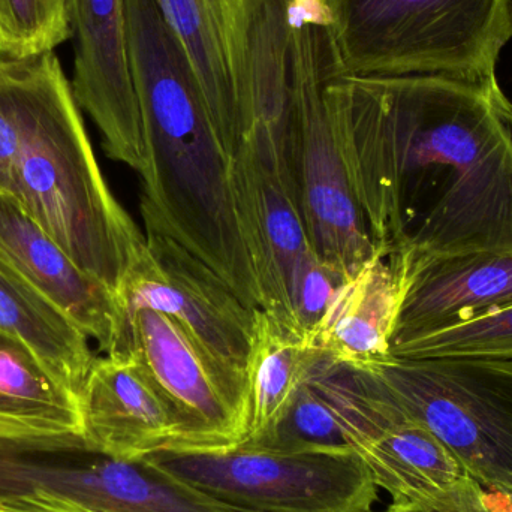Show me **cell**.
Masks as SVG:
<instances>
[{
	"instance_id": "obj_1",
	"label": "cell",
	"mask_w": 512,
	"mask_h": 512,
	"mask_svg": "<svg viewBox=\"0 0 512 512\" xmlns=\"http://www.w3.org/2000/svg\"><path fill=\"white\" fill-rule=\"evenodd\" d=\"M328 98L382 256L512 252V102L498 78H358Z\"/></svg>"
},
{
	"instance_id": "obj_2",
	"label": "cell",
	"mask_w": 512,
	"mask_h": 512,
	"mask_svg": "<svg viewBox=\"0 0 512 512\" xmlns=\"http://www.w3.org/2000/svg\"><path fill=\"white\" fill-rule=\"evenodd\" d=\"M126 41L146 155L144 230L179 243L213 268L243 303L259 309L234 203L231 158L191 59L158 0H126Z\"/></svg>"
},
{
	"instance_id": "obj_3",
	"label": "cell",
	"mask_w": 512,
	"mask_h": 512,
	"mask_svg": "<svg viewBox=\"0 0 512 512\" xmlns=\"http://www.w3.org/2000/svg\"><path fill=\"white\" fill-rule=\"evenodd\" d=\"M0 96L17 132L15 201L72 261L116 292L146 234L102 176L71 83L54 51L0 57Z\"/></svg>"
},
{
	"instance_id": "obj_4",
	"label": "cell",
	"mask_w": 512,
	"mask_h": 512,
	"mask_svg": "<svg viewBox=\"0 0 512 512\" xmlns=\"http://www.w3.org/2000/svg\"><path fill=\"white\" fill-rule=\"evenodd\" d=\"M346 74L496 80L512 0H328Z\"/></svg>"
},
{
	"instance_id": "obj_5",
	"label": "cell",
	"mask_w": 512,
	"mask_h": 512,
	"mask_svg": "<svg viewBox=\"0 0 512 512\" xmlns=\"http://www.w3.org/2000/svg\"><path fill=\"white\" fill-rule=\"evenodd\" d=\"M342 71L331 21L301 20L292 33L289 173L310 246L348 280L381 254L355 201L328 98Z\"/></svg>"
},
{
	"instance_id": "obj_6",
	"label": "cell",
	"mask_w": 512,
	"mask_h": 512,
	"mask_svg": "<svg viewBox=\"0 0 512 512\" xmlns=\"http://www.w3.org/2000/svg\"><path fill=\"white\" fill-rule=\"evenodd\" d=\"M349 366L369 372L472 480L512 507V361L390 355Z\"/></svg>"
},
{
	"instance_id": "obj_7",
	"label": "cell",
	"mask_w": 512,
	"mask_h": 512,
	"mask_svg": "<svg viewBox=\"0 0 512 512\" xmlns=\"http://www.w3.org/2000/svg\"><path fill=\"white\" fill-rule=\"evenodd\" d=\"M147 463L248 512H373L379 487L348 447L243 444L219 453L161 451Z\"/></svg>"
},
{
	"instance_id": "obj_8",
	"label": "cell",
	"mask_w": 512,
	"mask_h": 512,
	"mask_svg": "<svg viewBox=\"0 0 512 512\" xmlns=\"http://www.w3.org/2000/svg\"><path fill=\"white\" fill-rule=\"evenodd\" d=\"M107 357L135 360L177 418L176 453H219L245 442L251 420L246 372L213 357L176 319L158 310H119Z\"/></svg>"
},
{
	"instance_id": "obj_9",
	"label": "cell",
	"mask_w": 512,
	"mask_h": 512,
	"mask_svg": "<svg viewBox=\"0 0 512 512\" xmlns=\"http://www.w3.org/2000/svg\"><path fill=\"white\" fill-rule=\"evenodd\" d=\"M309 378L391 504H436L471 483L456 457L366 370L321 355Z\"/></svg>"
},
{
	"instance_id": "obj_10",
	"label": "cell",
	"mask_w": 512,
	"mask_h": 512,
	"mask_svg": "<svg viewBox=\"0 0 512 512\" xmlns=\"http://www.w3.org/2000/svg\"><path fill=\"white\" fill-rule=\"evenodd\" d=\"M39 493L84 512H248L140 462L93 453L80 436L0 444V496Z\"/></svg>"
},
{
	"instance_id": "obj_11",
	"label": "cell",
	"mask_w": 512,
	"mask_h": 512,
	"mask_svg": "<svg viewBox=\"0 0 512 512\" xmlns=\"http://www.w3.org/2000/svg\"><path fill=\"white\" fill-rule=\"evenodd\" d=\"M146 248L116 291L119 310H158L176 319L213 357L248 373L256 309L170 237L144 230Z\"/></svg>"
},
{
	"instance_id": "obj_12",
	"label": "cell",
	"mask_w": 512,
	"mask_h": 512,
	"mask_svg": "<svg viewBox=\"0 0 512 512\" xmlns=\"http://www.w3.org/2000/svg\"><path fill=\"white\" fill-rule=\"evenodd\" d=\"M200 80L230 158L239 149L252 57L307 0H158Z\"/></svg>"
},
{
	"instance_id": "obj_13",
	"label": "cell",
	"mask_w": 512,
	"mask_h": 512,
	"mask_svg": "<svg viewBox=\"0 0 512 512\" xmlns=\"http://www.w3.org/2000/svg\"><path fill=\"white\" fill-rule=\"evenodd\" d=\"M75 101L98 126L108 158L146 168L126 41V0H71Z\"/></svg>"
},
{
	"instance_id": "obj_14",
	"label": "cell",
	"mask_w": 512,
	"mask_h": 512,
	"mask_svg": "<svg viewBox=\"0 0 512 512\" xmlns=\"http://www.w3.org/2000/svg\"><path fill=\"white\" fill-rule=\"evenodd\" d=\"M387 258L400 288L391 349L512 306V252Z\"/></svg>"
},
{
	"instance_id": "obj_15",
	"label": "cell",
	"mask_w": 512,
	"mask_h": 512,
	"mask_svg": "<svg viewBox=\"0 0 512 512\" xmlns=\"http://www.w3.org/2000/svg\"><path fill=\"white\" fill-rule=\"evenodd\" d=\"M81 441L93 453L140 462L173 450L177 418L135 360L96 358L80 393Z\"/></svg>"
},
{
	"instance_id": "obj_16",
	"label": "cell",
	"mask_w": 512,
	"mask_h": 512,
	"mask_svg": "<svg viewBox=\"0 0 512 512\" xmlns=\"http://www.w3.org/2000/svg\"><path fill=\"white\" fill-rule=\"evenodd\" d=\"M231 179L237 218L258 283L259 309L289 325L292 273L312 249L294 188L245 147L231 158Z\"/></svg>"
},
{
	"instance_id": "obj_17",
	"label": "cell",
	"mask_w": 512,
	"mask_h": 512,
	"mask_svg": "<svg viewBox=\"0 0 512 512\" xmlns=\"http://www.w3.org/2000/svg\"><path fill=\"white\" fill-rule=\"evenodd\" d=\"M0 264L65 313L107 354L119 322L116 292L81 270L38 222L3 195Z\"/></svg>"
},
{
	"instance_id": "obj_18",
	"label": "cell",
	"mask_w": 512,
	"mask_h": 512,
	"mask_svg": "<svg viewBox=\"0 0 512 512\" xmlns=\"http://www.w3.org/2000/svg\"><path fill=\"white\" fill-rule=\"evenodd\" d=\"M81 436L80 397L26 343L0 331V444Z\"/></svg>"
},
{
	"instance_id": "obj_19",
	"label": "cell",
	"mask_w": 512,
	"mask_h": 512,
	"mask_svg": "<svg viewBox=\"0 0 512 512\" xmlns=\"http://www.w3.org/2000/svg\"><path fill=\"white\" fill-rule=\"evenodd\" d=\"M399 301V279L387 256L376 255L337 289L313 348L342 364L390 357Z\"/></svg>"
},
{
	"instance_id": "obj_20",
	"label": "cell",
	"mask_w": 512,
	"mask_h": 512,
	"mask_svg": "<svg viewBox=\"0 0 512 512\" xmlns=\"http://www.w3.org/2000/svg\"><path fill=\"white\" fill-rule=\"evenodd\" d=\"M319 357L321 352L288 324L256 309L248 363L251 420L245 442L270 441Z\"/></svg>"
},
{
	"instance_id": "obj_21",
	"label": "cell",
	"mask_w": 512,
	"mask_h": 512,
	"mask_svg": "<svg viewBox=\"0 0 512 512\" xmlns=\"http://www.w3.org/2000/svg\"><path fill=\"white\" fill-rule=\"evenodd\" d=\"M0 331L26 343L80 397L96 360L89 337L65 313L2 264Z\"/></svg>"
},
{
	"instance_id": "obj_22",
	"label": "cell",
	"mask_w": 512,
	"mask_h": 512,
	"mask_svg": "<svg viewBox=\"0 0 512 512\" xmlns=\"http://www.w3.org/2000/svg\"><path fill=\"white\" fill-rule=\"evenodd\" d=\"M69 38L71 0H0V57L39 56Z\"/></svg>"
},
{
	"instance_id": "obj_23",
	"label": "cell",
	"mask_w": 512,
	"mask_h": 512,
	"mask_svg": "<svg viewBox=\"0 0 512 512\" xmlns=\"http://www.w3.org/2000/svg\"><path fill=\"white\" fill-rule=\"evenodd\" d=\"M402 358L477 357L512 361V306L391 349Z\"/></svg>"
},
{
	"instance_id": "obj_24",
	"label": "cell",
	"mask_w": 512,
	"mask_h": 512,
	"mask_svg": "<svg viewBox=\"0 0 512 512\" xmlns=\"http://www.w3.org/2000/svg\"><path fill=\"white\" fill-rule=\"evenodd\" d=\"M345 282L313 249L298 261L289 283V325L310 345L337 289Z\"/></svg>"
},
{
	"instance_id": "obj_25",
	"label": "cell",
	"mask_w": 512,
	"mask_h": 512,
	"mask_svg": "<svg viewBox=\"0 0 512 512\" xmlns=\"http://www.w3.org/2000/svg\"><path fill=\"white\" fill-rule=\"evenodd\" d=\"M268 447H345L336 415L316 385L307 378L295 394Z\"/></svg>"
},
{
	"instance_id": "obj_26",
	"label": "cell",
	"mask_w": 512,
	"mask_h": 512,
	"mask_svg": "<svg viewBox=\"0 0 512 512\" xmlns=\"http://www.w3.org/2000/svg\"><path fill=\"white\" fill-rule=\"evenodd\" d=\"M384 512H512V507L474 480L445 501L424 505L391 504Z\"/></svg>"
},
{
	"instance_id": "obj_27",
	"label": "cell",
	"mask_w": 512,
	"mask_h": 512,
	"mask_svg": "<svg viewBox=\"0 0 512 512\" xmlns=\"http://www.w3.org/2000/svg\"><path fill=\"white\" fill-rule=\"evenodd\" d=\"M0 512H84L39 493L0 496Z\"/></svg>"
}]
</instances>
